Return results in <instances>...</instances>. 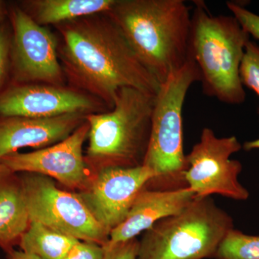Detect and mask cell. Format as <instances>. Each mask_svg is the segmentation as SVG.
Here are the masks:
<instances>
[{
	"instance_id": "obj_1",
	"label": "cell",
	"mask_w": 259,
	"mask_h": 259,
	"mask_svg": "<svg viewBox=\"0 0 259 259\" xmlns=\"http://www.w3.org/2000/svg\"><path fill=\"white\" fill-rule=\"evenodd\" d=\"M58 56L69 87L114 107L120 89L156 96L160 88L110 17L98 13L54 25Z\"/></svg>"
},
{
	"instance_id": "obj_2",
	"label": "cell",
	"mask_w": 259,
	"mask_h": 259,
	"mask_svg": "<svg viewBox=\"0 0 259 259\" xmlns=\"http://www.w3.org/2000/svg\"><path fill=\"white\" fill-rule=\"evenodd\" d=\"M106 13L160 84L188 60L192 13L183 0H116Z\"/></svg>"
},
{
	"instance_id": "obj_3",
	"label": "cell",
	"mask_w": 259,
	"mask_h": 259,
	"mask_svg": "<svg viewBox=\"0 0 259 259\" xmlns=\"http://www.w3.org/2000/svg\"><path fill=\"white\" fill-rule=\"evenodd\" d=\"M250 37L233 15L211 14L203 2H195L189 56L199 68L204 95L228 105L245 102L240 69Z\"/></svg>"
},
{
	"instance_id": "obj_4",
	"label": "cell",
	"mask_w": 259,
	"mask_h": 259,
	"mask_svg": "<svg viewBox=\"0 0 259 259\" xmlns=\"http://www.w3.org/2000/svg\"><path fill=\"white\" fill-rule=\"evenodd\" d=\"M154 98L136 89L122 88L116 94L112 110L87 115L90 132L85 158L94 171L143 165Z\"/></svg>"
},
{
	"instance_id": "obj_5",
	"label": "cell",
	"mask_w": 259,
	"mask_h": 259,
	"mask_svg": "<svg viewBox=\"0 0 259 259\" xmlns=\"http://www.w3.org/2000/svg\"><path fill=\"white\" fill-rule=\"evenodd\" d=\"M233 228V218L210 197H194L183 210L145 232L139 241V259L214 258Z\"/></svg>"
},
{
	"instance_id": "obj_6",
	"label": "cell",
	"mask_w": 259,
	"mask_h": 259,
	"mask_svg": "<svg viewBox=\"0 0 259 259\" xmlns=\"http://www.w3.org/2000/svg\"><path fill=\"white\" fill-rule=\"evenodd\" d=\"M200 79L199 68L189 56L185 64L160 84L155 96L143 165L156 175L151 182H157L161 187H177L185 182L187 165L183 150L182 110L191 86Z\"/></svg>"
},
{
	"instance_id": "obj_7",
	"label": "cell",
	"mask_w": 259,
	"mask_h": 259,
	"mask_svg": "<svg viewBox=\"0 0 259 259\" xmlns=\"http://www.w3.org/2000/svg\"><path fill=\"white\" fill-rule=\"evenodd\" d=\"M23 180L30 221L81 241L106 245L109 233L97 222L77 193L61 190L50 177L19 173Z\"/></svg>"
},
{
	"instance_id": "obj_8",
	"label": "cell",
	"mask_w": 259,
	"mask_h": 259,
	"mask_svg": "<svg viewBox=\"0 0 259 259\" xmlns=\"http://www.w3.org/2000/svg\"><path fill=\"white\" fill-rule=\"evenodd\" d=\"M8 20L12 30L10 84L65 86L56 34L35 23L17 3L8 5Z\"/></svg>"
},
{
	"instance_id": "obj_9",
	"label": "cell",
	"mask_w": 259,
	"mask_h": 259,
	"mask_svg": "<svg viewBox=\"0 0 259 259\" xmlns=\"http://www.w3.org/2000/svg\"><path fill=\"white\" fill-rule=\"evenodd\" d=\"M242 148L236 136L219 138L209 127L202 130L199 142L186 156L187 168L184 172L186 185L195 197L219 194L234 200L248 199L249 192L238 180L243 166L231 158Z\"/></svg>"
},
{
	"instance_id": "obj_10",
	"label": "cell",
	"mask_w": 259,
	"mask_h": 259,
	"mask_svg": "<svg viewBox=\"0 0 259 259\" xmlns=\"http://www.w3.org/2000/svg\"><path fill=\"white\" fill-rule=\"evenodd\" d=\"M90 125L87 120L64 141L29 153L16 152L0 159L16 173H33L50 177L71 190L88 188L95 171L83 153Z\"/></svg>"
},
{
	"instance_id": "obj_11",
	"label": "cell",
	"mask_w": 259,
	"mask_h": 259,
	"mask_svg": "<svg viewBox=\"0 0 259 259\" xmlns=\"http://www.w3.org/2000/svg\"><path fill=\"white\" fill-rule=\"evenodd\" d=\"M156 175L148 167H105L88 188L77 192L97 222L110 235L125 220L135 199Z\"/></svg>"
},
{
	"instance_id": "obj_12",
	"label": "cell",
	"mask_w": 259,
	"mask_h": 259,
	"mask_svg": "<svg viewBox=\"0 0 259 259\" xmlns=\"http://www.w3.org/2000/svg\"><path fill=\"white\" fill-rule=\"evenodd\" d=\"M108 110L98 99L66 85L10 84L0 93V117H51Z\"/></svg>"
},
{
	"instance_id": "obj_13",
	"label": "cell",
	"mask_w": 259,
	"mask_h": 259,
	"mask_svg": "<svg viewBox=\"0 0 259 259\" xmlns=\"http://www.w3.org/2000/svg\"><path fill=\"white\" fill-rule=\"evenodd\" d=\"M87 115L0 117V159L21 148L42 149L64 141L85 122Z\"/></svg>"
},
{
	"instance_id": "obj_14",
	"label": "cell",
	"mask_w": 259,
	"mask_h": 259,
	"mask_svg": "<svg viewBox=\"0 0 259 259\" xmlns=\"http://www.w3.org/2000/svg\"><path fill=\"white\" fill-rule=\"evenodd\" d=\"M195 195L189 187L175 190L143 189L122 223L110 233L105 248L131 241L162 219L180 212Z\"/></svg>"
},
{
	"instance_id": "obj_15",
	"label": "cell",
	"mask_w": 259,
	"mask_h": 259,
	"mask_svg": "<svg viewBox=\"0 0 259 259\" xmlns=\"http://www.w3.org/2000/svg\"><path fill=\"white\" fill-rule=\"evenodd\" d=\"M29 224L21 177L0 161V248L6 254L19 245Z\"/></svg>"
},
{
	"instance_id": "obj_16",
	"label": "cell",
	"mask_w": 259,
	"mask_h": 259,
	"mask_svg": "<svg viewBox=\"0 0 259 259\" xmlns=\"http://www.w3.org/2000/svg\"><path fill=\"white\" fill-rule=\"evenodd\" d=\"M116 0H25L18 3L41 26L56 25L110 11Z\"/></svg>"
},
{
	"instance_id": "obj_17",
	"label": "cell",
	"mask_w": 259,
	"mask_h": 259,
	"mask_svg": "<svg viewBox=\"0 0 259 259\" xmlns=\"http://www.w3.org/2000/svg\"><path fill=\"white\" fill-rule=\"evenodd\" d=\"M79 240L54 231L36 221H30L21 237L19 246L22 251L42 259H64Z\"/></svg>"
},
{
	"instance_id": "obj_18",
	"label": "cell",
	"mask_w": 259,
	"mask_h": 259,
	"mask_svg": "<svg viewBox=\"0 0 259 259\" xmlns=\"http://www.w3.org/2000/svg\"><path fill=\"white\" fill-rule=\"evenodd\" d=\"M215 259H259V236L233 228L218 247Z\"/></svg>"
},
{
	"instance_id": "obj_19",
	"label": "cell",
	"mask_w": 259,
	"mask_h": 259,
	"mask_svg": "<svg viewBox=\"0 0 259 259\" xmlns=\"http://www.w3.org/2000/svg\"><path fill=\"white\" fill-rule=\"evenodd\" d=\"M240 76L243 87L254 92L259 99V45L251 40L245 47ZM258 115L259 117V107Z\"/></svg>"
},
{
	"instance_id": "obj_20",
	"label": "cell",
	"mask_w": 259,
	"mask_h": 259,
	"mask_svg": "<svg viewBox=\"0 0 259 259\" xmlns=\"http://www.w3.org/2000/svg\"><path fill=\"white\" fill-rule=\"evenodd\" d=\"M12 30L9 20L0 26V93L10 84Z\"/></svg>"
},
{
	"instance_id": "obj_21",
	"label": "cell",
	"mask_w": 259,
	"mask_h": 259,
	"mask_svg": "<svg viewBox=\"0 0 259 259\" xmlns=\"http://www.w3.org/2000/svg\"><path fill=\"white\" fill-rule=\"evenodd\" d=\"M226 5L232 15L237 19L250 36L259 40V15L246 9L240 3L228 2Z\"/></svg>"
},
{
	"instance_id": "obj_22",
	"label": "cell",
	"mask_w": 259,
	"mask_h": 259,
	"mask_svg": "<svg viewBox=\"0 0 259 259\" xmlns=\"http://www.w3.org/2000/svg\"><path fill=\"white\" fill-rule=\"evenodd\" d=\"M103 246L92 242L78 241L64 259H104Z\"/></svg>"
},
{
	"instance_id": "obj_23",
	"label": "cell",
	"mask_w": 259,
	"mask_h": 259,
	"mask_svg": "<svg viewBox=\"0 0 259 259\" xmlns=\"http://www.w3.org/2000/svg\"><path fill=\"white\" fill-rule=\"evenodd\" d=\"M104 259H139V241L137 238L105 248Z\"/></svg>"
},
{
	"instance_id": "obj_24",
	"label": "cell",
	"mask_w": 259,
	"mask_h": 259,
	"mask_svg": "<svg viewBox=\"0 0 259 259\" xmlns=\"http://www.w3.org/2000/svg\"><path fill=\"white\" fill-rule=\"evenodd\" d=\"M7 259H42L37 255L25 253L21 250L13 249L7 253Z\"/></svg>"
},
{
	"instance_id": "obj_25",
	"label": "cell",
	"mask_w": 259,
	"mask_h": 259,
	"mask_svg": "<svg viewBox=\"0 0 259 259\" xmlns=\"http://www.w3.org/2000/svg\"><path fill=\"white\" fill-rule=\"evenodd\" d=\"M8 5L9 3L0 0V26L8 20Z\"/></svg>"
},
{
	"instance_id": "obj_26",
	"label": "cell",
	"mask_w": 259,
	"mask_h": 259,
	"mask_svg": "<svg viewBox=\"0 0 259 259\" xmlns=\"http://www.w3.org/2000/svg\"><path fill=\"white\" fill-rule=\"evenodd\" d=\"M243 148L247 151L259 149V139L253 140V141H246L243 145Z\"/></svg>"
}]
</instances>
